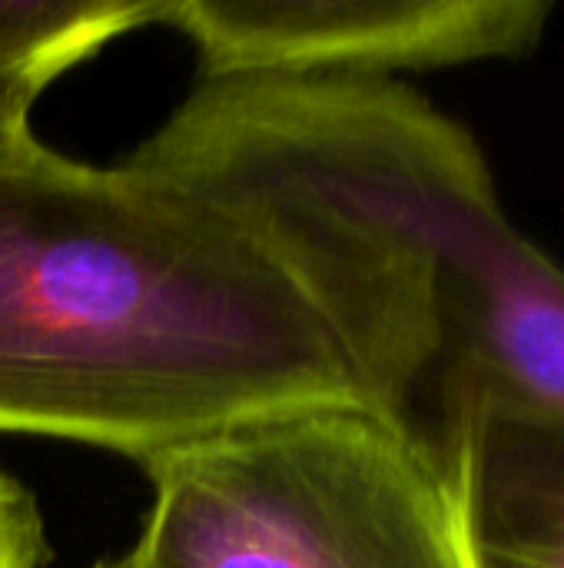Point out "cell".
I'll list each match as a JSON object with an SVG mask.
<instances>
[{
	"instance_id": "cell-1",
	"label": "cell",
	"mask_w": 564,
	"mask_h": 568,
	"mask_svg": "<svg viewBox=\"0 0 564 568\" xmlns=\"http://www.w3.org/2000/svg\"><path fill=\"white\" fill-rule=\"evenodd\" d=\"M329 406L372 409L356 363L223 210L37 140L0 160V433L143 466Z\"/></svg>"
},
{
	"instance_id": "cell-5",
	"label": "cell",
	"mask_w": 564,
	"mask_h": 568,
	"mask_svg": "<svg viewBox=\"0 0 564 568\" xmlns=\"http://www.w3.org/2000/svg\"><path fill=\"white\" fill-rule=\"evenodd\" d=\"M465 568H564V419L469 403L432 443Z\"/></svg>"
},
{
	"instance_id": "cell-8",
	"label": "cell",
	"mask_w": 564,
	"mask_h": 568,
	"mask_svg": "<svg viewBox=\"0 0 564 568\" xmlns=\"http://www.w3.org/2000/svg\"><path fill=\"white\" fill-rule=\"evenodd\" d=\"M33 103H37V93L0 77V160L10 156L13 150H20L27 140H33V133H30Z\"/></svg>"
},
{
	"instance_id": "cell-2",
	"label": "cell",
	"mask_w": 564,
	"mask_h": 568,
	"mask_svg": "<svg viewBox=\"0 0 564 568\" xmlns=\"http://www.w3.org/2000/svg\"><path fill=\"white\" fill-rule=\"evenodd\" d=\"M126 568H465L435 456L402 423L302 409L143 463Z\"/></svg>"
},
{
	"instance_id": "cell-3",
	"label": "cell",
	"mask_w": 564,
	"mask_h": 568,
	"mask_svg": "<svg viewBox=\"0 0 564 568\" xmlns=\"http://www.w3.org/2000/svg\"><path fill=\"white\" fill-rule=\"evenodd\" d=\"M379 180L425 253L442 359L422 443L469 403L564 419V273L509 220L475 140L399 80H366Z\"/></svg>"
},
{
	"instance_id": "cell-7",
	"label": "cell",
	"mask_w": 564,
	"mask_h": 568,
	"mask_svg": "<svg viewBox=\"0 0 564 568\" xmlns=\"http://www.w3.org/2000/svg\"><path fill=\"white\" fill-rule=\"evenodd\" d=\"M47 559L33 499L0 473V568H40Z\"/></svg>"
},
{
	"instance_id": "cell-9",
	"label": "cell",
	"mask_w": 564,
	"mask_h": 568,
	"mask_svg": "<svg viewBox=\"0 0 564 568\" xmlns=\"http://www.w3.org/2000/svg\"><path fill=\"white\" fill-rule=\"evenodd\" d=\"M93 568H126V562H123V559H113V562L106 559V562H100V566H93Z\"/></svg>"
},
{
	"instance_id": "cell-6",
	"label": "cell",
	"mask_w": 564,
	"mask_h": 568,
	"mask_svg": "<svg viewBox=\"0 0 564 568\" xmlns=\"http://www.w3.org/2000/svg\"><path fill=\"white\" fill-rule=\"evenodd\" d=\"M156 0H0V77L43 93L110 40L153 23Z\"/></svg>"
},
{
	"instance_id": "cell-4",
	"label": "cell",
	"mask_w": 564,
	"mask_h": 568,
	"mask_svg": "<svg viewBox=\"0 0 564 568\" xmlns=\"http://www.w3.org/2000/svg\"><path fill=\"white\" fill-rule=\"evenodd\" d=\"M542 0H156L206 77H372L529 53Z\"/></svg>"
}]
</instances>
